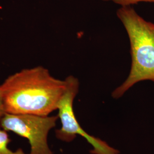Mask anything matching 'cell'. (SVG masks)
Instances as JSON below:
<instances>
[{"label":"cell","mask_w":154,"mask_h":154,"mask_svg":"<svg viewBox=\"0 0 154 154\" xmlns=\"http://www.w3.org/2000/svg\"><path fill=\"white\" fill-rule=\"evenodd\" d=\"M5 112L4 110V106L2 103V98L1 97V94H0V121H1V118L3 117V116L5 115Z\"/></svg>","instance_id":"7"},{"label":"cell","mask_w":154,"mask_h":154,"mask_svg":"<svg viewBox=\"0 0 154 154\" xmlns=\"http://www.w3.org/2000/svg\"><path fill=\"white\" fill-rule=\"evenodd\" d=\"M106 2H112L116 4H118L121 6H132V5L137 4L139 2H154V0H102Z\"/></svg>","instance_id":"6"},{"label":"cell","mask_w":154,"mask_h":154,"mask_svg":"<svg viewBox=\"0 0 154 154\" xmlns=\"http://www.w3.org/2000/svg\"><path fill=\"white\" fill-rule=\"evenodd\" d=\"M11 142L8 131L0 128V154H26L22 149H18L14 151L8 147Z\"/></svg>","instance_id":"5"},{"label":"cell","mask_w":154,"mask_h":154,"mask_svg":"<svg viewBox=\"0 0 154 154\" xmlns=\"http://www.w3.org/2000/svg\"><path fill=\"white\" fill-rule=\"evenodd\" d=\"M58 116H39L5 113L0 121V127L27 139L30 154H53L48 138L50 131L56 126Z\"/></svg>","instance_id":"4"},{"label":"cell","mask_w":154,"mask_h":154,"mask_svg":"<svg viewBox=\"0 0 154 154\" xmlns=\"http://www.w3.org/2000/svg\"><path fill=\"white\" fill-rule=\"evenodd\" d=\"M65 81L66 90L57 108L61 127L55 130L57 138L65 142H71L77 135H80L91 146V154H120L119 150L110 146L100 139L88 134L81 126L77 121L73 107L74 100L79 91V80L73 75H69L66 77Z\"/></svg>","instance_id":"3"},{"label":"cell","mask_w":154,"mask_h":154,"mask_svg":"<svg viewBox=\"0 0 154 154\" xmlns=\"http://www.w3.org/2000/svg\"><path fill=\"white\" fill-rule=\"evenodd\" d=\"M66 88L65 79L51 75L42 66L23 69L0 85L5 113L49 116L57 110Z\"/></svg>","instance_id":"1"},{"label":"cell","mask_w":154,"mask_h":154,"mask_svg":"<svg viewBox=\"0 0 154 154\" xmlns=\"http://www.w3.org/2000/svg\"><path fill=\"white\" fill-rule=\"evenodd\" d=\"M116 15L127 33L131 56L128 77L111 94L119 99L137 83L154 82V23L145 20L131 6H121Z\"/></svg>","instance_id":"2"}]
</instances>
